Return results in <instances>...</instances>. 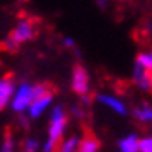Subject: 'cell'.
<instances>
[{
	"label": "cell",
	"instance_id": "cell-15",
	"mask_svg": "<svg viewBox=\"0 0 152 152\" xmlns=\"http://www.w3.org/2000/svg\"><path fill=\"white\" fill-rule=\"evenodd\" d=\"M22 151L24 152H38L39 151V142L33 137L26 138V140L22 142Z\"/></svg>",
	"mask_w": 152,
	"mask_h": 152
},
{
	"label": "cell",
	"instance_id": "cell-14",
	"mask_svg": "<svg viewBox=\"0 0 152 152\" xmlns=\"http://www.w3.org/2000/svg\"><path fill=\"white\" fill-rule=\"evenodd\" d=\"M15 151V142L10 133H5V137L2 140V145H0V152H14Z\"/></svg>",
	"mask_w": 152,
	"mask_h": 152
},
{
	"label": "cell",
	"instance_id": "cell-19",
	"mask_svg": "<svg viewBox=\"0 0 152 152\" xmlns=\"http://www.w3.org/2000/svg\"><path fill=\"white\" fill-rule=\"evenodd\" d=\"M97 4H99L101 7H108V0H97Z\"/></svg>",
	"mask_w": 152,
	"mask_h": 152
},
{
	"label": "cell",
	"instance_id": "cell-8",
	"mask_svg": "<svg viewBox=\"0 0 152 152\" xmlns=\"http://www.w3.org/2000/svg\"><path fill=\"white\" fill-rule=\"evenodd\" d=\"M132 80L138 89L152 91V72L145 70L144 67H140L137 63H135V69H133V74H132Z\"/></svg>",
	"mask_w": 152,
	"mask_h": 152
},
{
	"label": "cell",
	"instance_id": "cell-1",
	"mask_svg": "<svg viewBox=\"0 0 152 152\" xmlns=\"http://www.w3.org/2000/svg\"><path fill=\"white\" fill-rule=\"evenodd\" d=\"M67 128V113L62 106H55L50 115L48 137L43 144V152H55L56 147L63 140V133Z\"/></svg>",
	"mask_w": 152,
	"mask_h": 152
},
{
	"label": "cell",
	"instance_id": "cell-2",
	"mask_svg": "<svg viewBox=\"0 0 152 152\" xmlns=\"http://www.w3.org/2000/svg\"><path fill=\"white\" fill-rule=\"evenodd\" d=\"M34 31H36L34 22L31 21V19H21L14 26V29L10 31L9 38L2 43V46H4V50H7V51H15L21 45L31 41L34 38Z\"/></svg>",
	"mask_w": 152,
	"mask_h": 152
},
{
	"label": "cell",
	"instance_id": "cell-9",
	"mask_svg": "<svg viewBox=\"0 0 152 152\" xmlns=\"http://www.w3.org/2000/svg\"><path fill=\"white\" fill-rule=\"evenodd\" d=\"M77 152H101V144L91 132H87L82 138H79Z\"/></svg>",
	"mask_w": 152,
	"mask_h": 152
},
{
	"label": "cell",
	"instance_id": "cell-18",
	"mask_svg": "<svg viewBox=\"0 0 152 152\" xmlns=\"http://www.w3.org/2000/svg\"><path fill=\"white\" fill-rule=\"evenodd\" d=\"M72 115H75V116H79V118H82V116H84V111L80 110V108H74V110H72Z\"/></svg>",
	"mask_w": 152,
	"mask_h": 152
},
{
	"label": "cell",
	"instance_id": "cell-11",
	"mask_svg": "<svg viewBox=\"0 0 152 152\" xmlns=\"http://www.w3.org/2000/svg\"><path fill=\"white\" fill-rule=\"evenodd\" d=\"M133 116L135 120H138L140 123H152V106L151 104H140L133 110Z\"/></svg>",
	"mask_w": 152,
	"mask_h": 152
},
{
	"label": "cell",
	"instance_id": "cell-7",
	"mask_svg": "<svg viewBox=\"0 0 152 152\" xmlns=\"http://www.w3.org/2000/svg\"><path fill=\"white\" fill-rule=\"evenodd\" d=\"M15 92V84L10 77H0V111L12 103Z\"/></svg>",
	"mask_w": 152,
	"mask_h": 152
},
{
	"label": "cell",
	"instance_id": "cell-6",
	"mask_svg": "<svg viewBox=\"0 0 152 152\" xmlns=\"http://www.w3.org/2000/svg\"><path fill=\"white\" fill-rule=\"evenodd\" d=\"M97 103L103 104L104 108H108L110 111L116 113V115H126V104L120 99L115 94H106V92H101L96 96Z\"/></svg>",
	"mask_w": 152,
	"mask_h": 152
},
{
	"label": "cell",
	"instance_id": "cell-3",
	"mask_svg": "<svg viewBox=\"0 0 152 152\" xmlns=\"http://www.w3.org/2000/svg\"><path fill=\"white\" fill-rule=\"evenodd\" d=\"M36 97V91H34V84L29 82H22L15 87L14 97H12V103H10V108L12 111H15L17 115H22V113H28L31 103L34 101Z\"/></svg>",
	"mask_w": 152,
	"mask_h": 152
},
{
	"label": "cell",
	"instance_id": "cell-10",
	"mask_svg": "<svg viewBox=\"0 0 152 152\" xmlns=\"http://www.w3.org/2000/svg\"><path fill=\"white\" fill-rule=\"evenodd\" d=\"M138 144H140V137L135 133H130L126 137L120 138L118 149H120V152H138Z\"/></svg>",
	"mask_w": 152,
	"mask_h": 152
},
{
	"label": "cell",
	"instance_id": "cell-17",
	"mask_svg": "<svg viewBox=\"0 0 152 152\" xmlns=\"http://www.w3.org/2000/svg\"><path fill=\"white\" fill-rule=\"evenodd\" d=\"M63 45H65L67 48H74V46H75V41H74L72 38H63Z\"/></svg>",
	"mask_w": 152,
	"mask_h": 152
},
{
	"label": "cell",
	"instance_id": "cell-16",
	"mask_svg": "<svg viewBox=\"0 0 152 152\" xmlns=\"http://www.w3.org/2000/svg\"><path fill=\"white\" fill-rule=\"evenodd\" d=\"M138 152H152V135H145V137H140Z\"/></svg>",
	"mask_w": 152,
	"mask_h": 152
},
{
	"label": "cell",
	"instance_id": "cell-4",
	"mask_svg": "<svg viewBox=\"0 0 152 152\" xmlns=\"http://www.w3.org/2000/svg\"><path fill=\"white\" fill-rule=\"evenodd\" d=\"M72 91L79 96H87L91 91V77L89 72L84 69L82 65H75L72 70V80H70Z\"/></svg>",
	"mask_w": 152,
	"mask_h": 152
},
{
	"label": "cell",
	"instance_id": "cell-13",
	"mask_svg": "<svg viewBox=\"0 0 152 152\" xmlns=\"http://www.w3.org/2000/svg\"><path fill=\"white\" fill-rule=\"evenodd\" d=\"M137 65H140V67H144L145 70H149V72H152V48L149 50V51H142V53H138L137 55Z\"/></svg>",
	"mask_w": 152,
	"mask_h": 152
},
{
	"label": "cell",
	"instance_id": "cell-5",
	"mask_svg": "<svg viewBox=\"0 0 152 152\" xmlns=\"http://www.w3.org/2000/svg\"><path fill=\"white\" fill-rule=\"evenodd\" d=\"M51 103H53V91H50L46 94H41V96H36L28 110V118L29 120L31 118H39L51 106Z\"/></svg>",
	"mask_w": 152,
	"mask_h": 152
},
{
	"label": "cell",
	"instance_id": "cell-12",
	"mask_svg": "<svg viewBox=\"0 0 152 152\" xmlns=\"http://www.w3.org/2000/svg\"><path fill=\"white\" fill-rule=\"evenodd\" d=\"M77 145H79V138L77 137L63 138L55 152H77Z\"/></svg>",
	"mask_w": 152,
	"mask_h": 152
}]
</instances>
